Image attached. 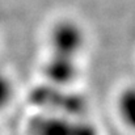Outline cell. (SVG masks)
Instances as JSON below:
<instances>
[{
  "mask_svg": "<svg viewBox=\"0 0 135 135\" xmlns=\"http://www.w3.org/2000/svg\"><path fill=\"white\" fill-rule=\"evenodd\" d=\"M13 96V85L8 75L0 71V110H3Z\"/></svg>",
  "mask_w": 135,
  "mask_h": 135,
  "instance_id": "obj_5",
  "label": "cell"
},
{
  "mask_svg": "<svg viewBox=\"0 0 135 135\" xmlns=\"http://www.w3.org/2000/svg\"><path fill=\"white\" fill-rule=\"evenodd\" d=\"M29 131L32 135H98L97 129L81 118L56 115L34 117Z\"/></svg>",
  "mask_w": 135,
  "mask_h": 135,
  "instance_id": "obj_2",
  "label": "cell"
},
{
  "mask_svg": "<svg viewBox=\"0 0 135 135\" xmlns=\"http://www.w3.org/2000/svg\"><path fill=\"white\" fill-rule=\"evenodd\" d=\"M118 113L123 123L135 131V85H130L119 93Z\"/></svg>",
  "mask_w": 135,
  "mask_h": 135,
  "instance_id": "obj_4",
  "label": "cell"
},
{
  "mask_svg": "<svg viewBox=\"0 0 135 135\" xmlns=\"http://www.w3.org/2000/svg\"><path fill=\"white\" fill-rule=\"evenodd\" d=\"M87 42L83 26L70 18L56 21L49 32V45L51 54L78 58Z\"/></svg>",
  "mask_w": 135,
  "mask_h": 135,
  "instance_id": "obj_1",
  "label": "cell"
},
{
  "mask_svg": "<svg viewBox=\"0 0 135 135\" xmlns=\"http://www.w3.org/2000/svg\"><path fill=\"white\" fill-rule=\"evenodd\" d=\"M46 79L55 87H64L74 81L78 76L76 58L50 54L44 66Z\"/></svg>",
  "mask_w": 135,
  "mask_h": 135,
  "instance_id": "obj_3",
  "label": "cell"
}]
</instances>
